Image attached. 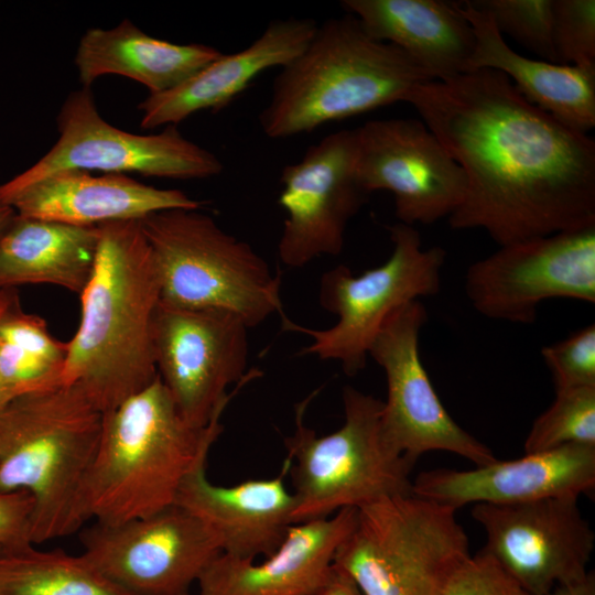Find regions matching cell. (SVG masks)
Here are the masks:
<instances>
[{
    "instance_id": "obj_1",
    "label": "cell",
    "mask_w": 595,
    "mask_h": 595,
    "mask_svg": "<svg viewBox=\"0 0 595 595\" xmlns=\"http://www.w3.org/2000/svg\"><path fill=\"white\" fill-rule=\"evenodd\" d=\"M404 102L465 173L451 228L505 246L595 225V141L527 101L502 73L424 82Z\"/></svg>"
},
{
    "instance_id": "obj_2",
    "label": "cell",
    "mask_w": 595,
    "mask_h": 595,
    "mask_svg": "<svg viewBox=\"0 0 595 595\" xmlns=\"http://www.w3.org/2000/svg\"><path fill=\"white\" fill-rule=\"evenodd\" d=\"M80 322L67 342L62 385L79 388L102 413L158 377L152 322L160 303L156 269L140 220L99 226Z\"/></svg>"
},
{
    "instance_id": "obj_3",
    "label": "cell",
    "mask_w": 595,
    "mask_h": 595,
    "mask_svg": "<svg viewBox=\"0 0 595 595\" xmlns=\"http://www.w3.org/2000/svg\"><path fill=\"white\" fill-rule=\"evenodd\" d=\"M220 416L188 424L159 376L104 413L102 431L80 493L85 521L115 526L175 505L185 478L206 464Z\"/></svg>"
},
{
    "instance_id": "obj_4",
    "label": "cell",
    "mask_w": 595,
    "mask_h": 595,
    "mask_svg": "<svg viewBox=\"0 0 595 595\" xmlns=\"http://www.w3.org/2000/svg\"><path fill=\"white\" fill-rule=\"evenodd\" d=\"M430 80L407 53L372 39L346 12L317 24L305 48L280 69L258 121L267 137L290 138L404 102L414 86Z\"/></svg>"
},
{
    "instance_id": "obj_5",
    "label": "cell",
    "mask_w": 595,
    "mask_h": 595,
    "mask_svg": "<svg viewBox=\"0 0 595 595\" xmlns=\"http://www.w3.org/2000/svg\"><path fill=\"white\" fill-rule=\"evenodd\" d=\"M104 413L75 386L17 396L0 409V490L34 501L32 543L67 537L86 522L80 493Z\"/></svg>"
},
{
    "instance_id": "obj_6",
    "label": "cell",
    "mask_w": 595,
    "mask_h": 595,
    "mask_svg": "<svg viewBox=\"0 0 595 595\" xmlns=\"http://www.w3.org/2000/svg\"><path fill=\"white\" fill-rule=\"evenodd\" d=\"M156 269L160 302L236 314L251 328L285 316L281 274L246 241L198 209H167L140 219Z\"/></svg>"
},
{
    "instance_id": "obj_7",
    "label": "cell",
    "mask_w": 595,
    "mask_h": 595,
    "mask_svg": "<svg viewBox=\"0 0 595 595\" xmlns=\"http://www.w3.org/2000/svg\"><path fill=\"white\" fill-rule=\"evenodd\" d=\"M314 393L295 407V429L285 439L295 507L293 522L327 518L379 499L411 494L415 462L396 451L381 430L382 401L350 386L343 389L345 420L320 436L305 423Z\"/></svg>"
},
{
    "instance_id": "obj_8",
    "label": "cell",
    "mask_w": 595,
    "mask_h": 595,
    "mask_svg": "<svg viewBox=\"0 0 595 595\" xmlns=\"http://www.w3.org/2000/svg\"><path fill=\"white\" fill-rule=\"evenodd\" d=\"M456 509L411 494L357 509L334 565L363 595H439L469 553Z\"/></svg>"
},
{
    "instance_id": "obj_9",
    "label": "cell",
    "mask_w": 595,
    "mask_h": 595,
    "mask_svg": "<svg viewBox=\"0 0 595 595\" xmlns=\"http://www.w3.org/2000/svg\"><path fill=\"white\" fill-rule=\"evenodd\" d=\"M387 229L392 251L382 264L360 275L339 264L322 275L320 303L337 316L332 327L314 329L286 315L281 318L283 331L312 339L300 355L336 360L353 377L365 368L372 340L397 309L440 292L446 251L437 246L423 249L414 226L398 221Z\"/></svg>"
},
{
    "instance_id": "obj_10",
    "label": "cell",
    "mask_w": 595,
    "mask_h": 595,
    "mask_svg": "<svg viewBox=\"0 0 595 595\" xmlns=\"http://www.w3.org/2000/svg\"><path fill=\"white\" fill-rule=\"evenodd\" d=\"M56 125L57 142L30 169L0 185V204L8 205L24 188L65 170L202 180L224 169L213 152L184 138L176 126H166L155 134H136L111 126L99 115L87 87L66 97Z\"/></svg>"
},
{
    "instance_id": "obj_11",
    "label": "cell",
    "mask_w": 595,
    "mask_h": 595,
    "mask_svg": "<svg viewBox=\"0 0 595 595\" xmlns=\"http://www.w3.org/2000/svg\"><path fill=\"white\" fill-rule=\"evenodd\" d=\"M248 329L236 314L159 303L152 349L160 380L195 428L221 416L231 397L260 375L248 366Z\"/></svg>"
},
{
    "instance_id": "obj_12",
    "label": "cell",
    "mask_w": 595,
    "mask_h": 595,
    "mask_svg": "<svg viewBox=\"0 0 595 595\" xmlns=\"http://www.w3.org/2000/svg\"><path fill=\"white\" fill-rule=\"evenodd\" d=\"M464 290L483 316L532 324L550 299L595 303V225L505 246L472 263Z\"/></svg>"
},
{
    "instance_id": "obj_13",
    "label": "cell",
    "mask_w": 595,
    "mask_h": 595,
    "mask_svg": "<svg viewBox=\"0 0 595 595\" xmlns=\"http://www.w3.org/2000/svg\"><path fill=\"white\" fill-rule=\"evenodd\" d=\"M426 320L424 304L411 301L387 318L369 347L368 356L382 368L387 381L382 434L413 462L424 453L445 451L476 466L490 464L498 458L450 415L422 364L419 336Z\"/></svg>"
},
{
    "instance_id": "obj_14",
    "label": "cell",
    "mask_w": 595,
    "mask_h": 595,
    "mask_svg": "<svg viewBox=\"0 0 595 595\" xmlns=\"http://www.w3.org/2000/svg\"><path fill=\"white\" fill-rule=\"evenodd\" d=\"M83 555L109 581L132 595H191L221 553L216 533L173 505L145 518L83 529Z\"/></svg>"
},
{
    "instance_id": "obj_15",
    "label": "cell",
    "mask_w": 595,
    "mask_h": 595,
    "mask_svg": "<svg viewBox=\"0 0 595 595\" xmlns=\"http://www.w3.org/2000/svg\"><path fill=\"white\" fill-rule=\"evenodd\" d=\"M355 133L359 184L390 192L399 223L431 225L462 204L465 173L422 120H370Z\"/></svg>"
},
{
    "instance_id": "obj_16",
    "label": "cell",
    "mask_w": 595,
    "mask_h": 595,
    "mask_svg": "<svg viewBox=\"0 0 595 595\" xmlns=\"http://www.w3.org/2000/svg\"><path fill=\"white\" fill-rule=\"evenodd\" d=\"M279 205L286 217L278 242L281 262L302 268L321 256H338L350 218L369 194L356 174L355 129L329 133L300 161L283 167Z\"/></svg>"
},
{
    "instance_id": "obj_17",
    "label": "cell",
    "mask_w": 595,
    "mask_h": 595,
    "mask_svg": "<svg viewBox=\"0 0 595 595\" xmlns=\"http://www.w3.org/2000/svg\"><path fill=\"white\" fill-rule=\"evenodd\" d=\"M578 497L561 496L521 504H475L472 516L486 532L483 548L530 595L587 572L595 533L578 507Z\"/></svg>"
},
{
    "instance_id": "obj_18",
    "label": "cell",
    "mask_w": 595,
    "mask_h": 595,
    "mask_svg": "<svg viewBox=\"0 0 595 595\" xmlns=\"http://www.w3.org/2000/svg\"><path fill=\"white\" fill-rule=\"evenodd\" d=\"M594 488L595 446L569 444L468 470L422 472L412 482L411 493L457 510L468 504L512 505L580 497L593 494Z\"/></svg>"
},
{
    "instance_id": "obj_19",
    "label": "cell",
    "mask_w": 595,
    "mask_h": 595,
    "mask_svg": "<svg viewBox=\"0 0 595 595\" xmlns=\"http://www.w3.org/2000/svg\"><path fill=\"white\" fill-rule=\"evenodd\" d=\"M357 509L294 523L261 563L221 553L197 581V595H316L336 551L354 527Z\"/></svg>"
},
{
    "instance_id": "obj_20",
    "label": "cell",
    "mask_w": 595,
    "mask_h": 595,
    "mask_svg": "<svg viewBox=\"0 0 595 595\" xmlns=\"http://www.w3.org/2000/svg\"><path fill=\"white\" fill-rule=\"evenodd\" d=\"M289 464L278 476L232 486L208 480L206 464L183 482L175 505L204 521L218 537L223 553L242 560L277 551L293 522L294 496L284 485Z\"/></svg>"
},
{
    "instance_id": "obj_21",
    "label": "cell",
    "mask_w": 595,
    "mask_h": 595,
    "mask_svg": "<svg viewBox=\"0 0 595 595\" xmlns=\"http://www.w3.org/2000/svg\"><path fill=\"white\" fill-rule=\"evenodd\" d=\"M317 28L307 18L269 22L246 48L223 54L176 87L149 95L139 105L141 127L176 126L202 110L219 111L241 94L261 73L282 68L307 45Z\"/></svg>"
},
{
    "instance_id": "obj_22",
    "label": "cell",
    "mask_w": 595,
    "mask_h": 595,
    "mask_svg": "<svg viewBox=\"0 0 595 595\" xmlns=\"http://www.w3.org/2000/svg\"><path fill=\"white\" fill-rule=\"evenodd\" d=\"M8 205L24 217L97 227L140 220L167 209H199L202 202L180 190L158 188L126 174L65 170L24 188Z\"/></svg>"
},
{
    "instance_id": "obj_23",
    "label": "cell",
    "mask_w": 595,
    "mask_h": 595,
    "mask_svg": "<svg viewBox=\"0 0 595 595\" xmlns=\"http://www.w3.org/2000/svg\"><path fill=\"white\" fill-rule=\"evenodd\" d=\"M375 40L407 53L434 80L466 73L475 36L458 2L443 0H344Z\"/></svg>"
},
{
    "instance_id": "obj_24",
    "label": "cell",
    "mask_w": 595,
    "mask_h": 595,
    "mask_svg": "<svg viewBox=\"0 0 595 595\" xmlns=\"http://www.w3.org/2000/svg\"><path fill=\"white\" fill-rule=\"evenodd\" d=\"M458 4L475 36L466 73L500 72L527 101L567 128L587 134L595 127V68L523 56L508 45L485 12L468 0Z\"/></svg>"
},
{
    "instance_id": "obj_25",
    "label": "cell",
    "mask_w": 595,
    "mask_h": 595,
    "mask_svg": "<svg viewBox=\"0 0 595 595\" xmlns=\"http://www.w3.org/2000/svg\"><path fill=\"white\" fill-rule=\"evenodd\" d=\"M220 55L209 45L152 37L126 19L111 29L87 30L75 65L83 87L90 88L105 75H120L142 84L152 95L176 87Z\"/></svg>"
},
{
    "instance_id": "obj_26",
    "label": "cell",
    "mask_w": 595,
    "mask_h": 595,
    "mask_svg": "<svg viewBox=\"0 0 595 595\" xmlns=\"http://www.w3.org/2000/svg\"><path fill=\"white\" fill-rule=\"evenodd\" d=\"M99 237V226H75L15 213L0 235V289L45 283L79 295L94 271Z\"/></svg>"
},
{
    "instance_id": "obj_27",
    "label": "cell",
    "mask_w": 595,
    "mask_h": 595,
    "mask_svg": "<svg viewBox=\"0 0 595 595\" xmlns=\"http://www.w3.org/2000/svg\"><path fill=\"white\" fill-rule=\"evenodd\" d=\"M66 358L67 342L24 312L19 298L0 312V385L12 398L62 385Z\"/></svg>"
},
{
    "instance_id": "obj_28",
    "label": "cell",
    "mask_w": 595,
    "mask_h": 595,
    "mask_svg": "<svg viewBox=\"0 0 595 595\" xmlns=\"http://www.w3.org/2000/svg\"><path fill=\"white\" fill-rule=\"evenodd\" d=\"M0 595H132L83 554L42 551L34 544L0 548Z\"/></svg>"
},
{
    "instance_id": "obj_29",
    "label": "cell",
    "mask_w": 595,
    "mask_h": 595,
    "mask_svg": "<svg viewBox=\"0 0 595 595\" xmlns=\"http://www.w3.org/2000/svg\"><path fill=\"white\" fill-rule=\"evenodd\" d=\"M569 444L595 446V387L556 390L533 421L523 448L536 453Z\"/></svg>"
},
{
    "instance_id": "obj_30",
    "label": "cell",
    "mask_w": 595,
    "mask_h": 595,
    "mask_svg": "<svg viewBox=\"0 0 595 595\" xmlns=\"http://www.w3.org/2000/svg\"><path fill=\"white\" fill-rule=\"evenodd\" d=\"M506 34L541 60L556 63L552 37L553 0H468ZM558 64V63H556Z\"/></svg>"
},
{
    "instance_id": "obj_31",
    "label": "cell",
    "mask_w": 595,
    "mask_h": 595,
    "mask_svg": "<svg viewBox=\"0 0 595 595\" xmlns=\"http://www.w3.org/2000/svg\"><path fill=\"white\" fill-rule=\"evenodd\" d=\"M552 37L558 64L595 68V1L553 0Z\"/></svg>"
},
{
    "instance_id": "obj_32",
    "label": "cell",
    "mask_w": 595,
    "mask_h": 595,
    "mask_svg": "<svg viewBox=\"0 0 595 595\" xmlns=\"http://www.w3.org/2000/svg\"><path fill=\"white\" fill-rule=\"evenodd\" d=\"M541 355L551 372L555 391L595 387V324L544 346Z\"/></svg>"
},
{
    "instance_id": "obj_33",
    "label": "cell",
    "mask_w": 595,
    "mask_h": 595,
    "mask_svg": "<svg viewBox=\"0 0 595 595\" xmlns=\"http://www.w3.org/2000/svg\"><path fill=\"white\" fill-rule=\"evenodd\" d=\"M439 595H530L489 553L465 559Z\"/></svg>"
},
{
    "instance_id": "obj_34",
    "label": "cell",
    "mask_w": 595,
    "mask_h": 595,
    "mask_svg": "<svg viewBox=\"0 0 595 595\" xmlns=\"http://www.w3.org/2000/svg\"><path fill=\"white\" fill-rule=\"evenodd\" d=\"M34 501L23 490H0V547L17 548L32 543Z\"/></svg>"
},
{
    "instance_id": "obj_35",
    "label": "cell",
    "mask_w": 595,
    "mask_h": 595,
    "mask_svg": "<svg viewBox=\"0 0 595 595\" xmlns=\"http://www.w3.org/2000/svg\"><path fill=\"white\" fill-rule=\"evenodd\" d=\"M316 595H363L354 581L333 564L331 572Z\"/></svg>"
},
{
    "instance_id": "obj_36",
    "label": "cell",
    "mask_w": 595,
    "mask_h": 595,
    "mask_svg": "<svg viewBox=\"0 0 595 595\" xmlns=\"http://www.w3.org/2000/svg\"><path fill=\"white\" fill-rule=\"evenodd\" d=\"M545 595H595V573L588 571L582 578L556 585Z\"/></svg>"
},
{
    "instance_id": "obj_37",
    "label": "cell",
    "mask_w": 595,
    "mask_h": 595,
    "mask_svg": "<svg viewBox=\"0 0 595 595\" xmlns=\"http://www.w3.org/2000/svg\"><path fill=\"white\" fill-rule=\"evenodd\" d=\"M18 298H19L18 293L14 289L12 288L0 289V312ZM11 399L12 397L0 385V409Z\"/></svg>"
},
{
    "instance_id": "obj_38",
    "label": "cell",
    "mask_w": 595,
    "mask_h": 595,
    "mask_svg": "<svg viewBox=\"0 0 595 595\" xmlns=\"http://www.w3.org/2000/svg\"><path fill=\"white\" fill-rule=\"evenodd\" d=\"M15 216V210L6 204H0V235Z\"/></svg>"
},
{
    "instance_id": "obj_39",
    "label": "cell",
    "mask_w": 595,
    "mask_h": 595,
    "mask_svg": "<svg viewBox=\"0 0 595 595\" xmlns=\"http://www.w3.org/2000/svg\"><path fill=\"white\" fill-rule=\"evenodd\" d=\"M1 548V547H0Z\"/></svg>"
}]
</instances>
